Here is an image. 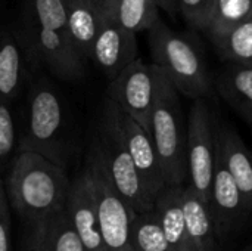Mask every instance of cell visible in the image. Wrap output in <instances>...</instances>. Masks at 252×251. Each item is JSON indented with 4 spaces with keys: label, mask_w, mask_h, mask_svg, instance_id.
Masks as SVG:
<instances>
[{
    "label": "cell",
    "mask_w": 252,
    "mask_h": 251,
    "mask_svg": "<svg viewBox=\"0 0 252 251\" xmlns=\"http://www.w3.org/2000/svg\"><path fill=\"white\" fill-rule=\"evenodd\" d=\"M115 118H117L121 136L124 139L126 148L145 186L148 188L152 198L157 200L158 195L167 188V183H165V176L162 172L161 160H159L151 132L143 129L131 117L123 112L120 107L117 105H115Z\"/></svg>",
    "instance_id": "30bf717a"
},
{
    "label": "cell",
    "mask_w": 252,
    "mask_h": 251,
    "mask_svg": "<svg viewBox=\"0 0 252 251\" xmlns=\"http://www.w3.org/2000/svg\"><path fill=\"white\" fill-rule=\"evenodd\" d=\"M251 126H252V124H251Z\"/></svg>",
    "instance_id": "f546056e"
},
{
    "label": "cell",
    "mask_w": 252,
    "mask_h": 251,
    "mask_svg": "<svg viewBox=\"0 0 252 251\" xmlns=\"http://www.w3.org/2000/svg\"><path fill=\"white\" fill-rule=\"evenodd\" d=\"M68 172L35 152H16L6 173L7 200L25 225L43 223L65 210Z\"/></svg>",
    "instance_id": "6da1fadb"
},
{
    "label": "cell",
    "mask_w": 252,
    "mask_h": 251,
    "mask_svg": "<svg viewBox=\"0 0 252 251\" xmlns=\"http://www.w3.org/2000/svg\"><path fill=\"white\" fill-rule=\"evenodd\" d=\"M183 186L165 188L155 200V212L158 215L161 229L173 251H195L188 237L185 216L182 209Z\"/></svg>",
    "instance_id": "ac0fdd59"
},
{
    "label": "cell",
    "mask_w": 252,
    "mask_h": 251,
    "mask_svg": "<svg viewBox=\"0 0 252 251\" xmlns=\"http://www.w3.org/2000/svg\"><path fill=\"white\" fill-rule=\"evenodd\" d=\"M155 3L158 4L159 9H162L165 13H168V15L173 16V18L179 13L177 0H155Z\"/></svg>",
    "instance_id": "f1b7e54d"
},
{
    "label": "cell",
    "mask_w": 252,
    "mask_h": 251,
    "mask_svg": "<svg viewBox=\"0 0 252 251\" xmlns=\"http://www.w3.org/2000/svg\"><path fill=\"white\" fill-rule=\"evenodd\" d=\"M133 251H173L164 237L155 210L134 215L131 223Z\"/></svg>",
    "instance_id": "603a6c76"
},
{
    "label": "cell",
    "mask_w": 252,
    "mask_h": 251,
    "mask_svg": "<svg viewBox=\"0 0 252 251\" xmlns=\"http://www.w3.org/2000/svg\"><path fill=\"white\" fill-rule=\"evenodd\" d=\"M217 158L233 178L247 206L252 210V152L244 143L238 132L229 126L216 130Z\"/></svg>",
    "instance_id": "9a60e30c"
},
{
    "label": "cell",
    "mask_w": 252,
    "mask_h": 251,
    "mask_svg": "<svg viewBox=\"0 0 252 251\" xmlns=\"http://www.w3.org/2000/svg\"><path fill=\"white\" fill-rule=\"evenodd\" d=\"M32 64L22 34L0 27V101L15 102L27 83Z\"/></svg>",
    "instance_id": "5bb4252c"
},
{
    "label": "cell",
    "mask_w": 252,
    "mask_h": 251,
    "mask_svg": "<svg viewBox=\"0 0 252 251\" xmlns=\"http://www.w3.org/2000/svg\"><path fill=\"white\" fill-rule=\"evenodd\" d=\"M34 67L43 65L50 74L65 81H77L84 75V59L74 47L68 33L49 31L28 22L21 33Z\"/></svg>",
    "instance_id": "9c48e42d"
},
{
    "label": "cell",
    "mask_w": 252,
    "mask_h": 251,
    "mask_svg": "<svg viewBox=\"0 0 252 251\" xmlns=\"http://www.w3.org/2000/svg\"><path fill=\"white\" fill-rule=\"evenodd\" d=\"M66 33L84 61H90L103 9L99 0H65Z\"/></svg>",
    "instance_id": "2e32d148"
},
{
    "label": "cell",
    "mask_w": 252,
    "mask_h": 251,
    "mask_svg": "<svg viewBox=\"0 0 252 251\" xmlns=\"http://www.w3.org/2000/svg\"><path fill=\"white\" fill-rule=\"evenodd\" d=\"M216 86L220 96L252 124V67L226 64Z\"/></svg>",
    "instance_id": "d6986e66"
},
{
    "label": "cell",
    "mask_w": 252,
    "mask_h": 251,
    "mask_svg": "<svg viewBox=\"0 0 252 251\" xmlns=\"http://www.w3.org/2000/svg\"><path fill=\"white\" fill-rule=\"evenodd\" d=\"M35 152L62 169H68L71 151L65 139L63 105L58 90L44 78L28 83L25 124L16 152Z\"/></svg>",
    "instance_id": "7a4b0ae2"
},
{
    "label": "cell",
    "mask_w": 252,
    "mask_h": 251,
    "mask_svg": "<svg viewBox=\"0 0 252 251\" xmlns=\"http://www.w3.org/2000/svg\"><path fill=\"white\" fill-rule=\"evenodd\" d=\"M46 244L49 251H87L66 210L59 212L46 222Z\"/></svg>",
    "instance_id": "cb8c5ba5"
},
{
    "label": "cell",
    "mask_w": 252,
    "mask_h": 251,
    "mask_svg": "<svg viewBox=\"0 0 252 251\" xmlns=\"http://www.w3.org/2000/svg\"><path fill=\"white\" fill-rule=\"evenodd\" d=\"M84 169L90 178L105 250L133 251L131 223L136 213L117 192L92 148H89Z\"/></svg>",
    "instance_id": "8992f818"
},
{
    "label": "cell",
    "mask_w": 252,
    "mask_h": 251,
    "mask_svg": "<svg viewBox=\"0 0 252 251\" xmlns=\"http://www.w3.org/2000/svg\"><path fill=\"white\" fill-rule=\"evenodd\" d=\"M217 164V136L208 99H196L188 117V172L190 186L208 203Z\"/></svg>",
    "instance_id": "ba28073f"
},
{
    "label": "cell",
    "mask_w": 252,
    "mask_h": 251,
    "mask_svg": "<svg viewBox=\"0 0 252 251\" xmlns=\"http://www.w3.org/2000/svg\"><path fill=\"white\" fill-rule=\"evenodd\" d=\"M252 18V0H214L205 33L210 38L221 36Z\"/></svg>",
    "instance_id": "44dd1931"
},
{
    "label": "cell",
    "mask_w": 252,
    "mask_h": 251,
    "mask_svg": "<svg viewBox=\"0 0 252 251\" xmlns=\"http://www.w3.org/2000/svg\"><path fill=\"white\" fill-rule=\"evenodd\" d=\"M21 251H49L46 244V222L25 225Z\"/></svg>",
    "instance_id": "4316f807"
},
{
    "label": "cell",
    "mask_w": 252,
    "mask_h": 251,
    "mask_svg": "<svg viewBox=\"0 0 252 251\" xmlns=\"http://www.w3.org/2000/svg\"><path fill=\"white\" fill-rule=\"evenodd\" d=\"M211 41L227 64L252 67V18L226 34L213 37Z\"/></svg>",
    "instance_id": "7402d4cb"
},
{
    "label": "cell",
    "mask_w": 252,
    "mask_h": 251,
    "mask_svg": "<svg viewBox=\"0 0 252 251\" xmlns=\"http://www.w3.org/2000/svg\"><path fill=\"white\" fill-rule=\"evenodd\" d=\"M180 93L162 72L159 92L151 118V135L157 146L167 188L186 186L188 172V118Z\"/></svg>",
    "instance_id": "5b68a950"
},
{
    "label": "cell",
    "mask_w": 252,
    "mask_h": 251,
    "mask_svg": "<svg viewBox=\"0 0 252 251\" xmlns=\"http://www.w3.org/2000/svg\"><path fill=\"white\" fill-rule=\"evenodd\" d=\"M161 75L162 71L155 64H146L139 58L109 81L105 96L151 132V118L159 92Z\"/></svg>",
    "instance_id": "52a82bcc"
},
{
    "label": "cell",
    "mask_w": 252,
    "mask_h": 251,
    "mask_svg": "<svg viewBox=\"0 0 252 251\" xmlns=\"http://www.w3.org/2000/svg\"><path fill=\"white\" fill-rule=\"evenodd\" d=\"M136 59H139L137 36L120 27L103 9L102 24L93 43L90 61L111 81Z\"/></svg>",
    "instance_id": "8fae6325"
},
{
    "label": "cell",
    "mask_w": 252,
    "mask_h": 251,
    "mask_svg": "<svg viewBox=\"0 0 252 251\" xmlns=\"http://www.w3.org/2000/svg\"><path fill=\"white\" fill-rule=\"evenodd\" d=\"M182 209L188 237L195 251H216V231L208 203L190 186L182 189Z\"/></svg>",
    "instance_id": "e0dca14e"
},
{
    "label": "cell",
    "mask_w": 252,
    "mask_h": 251,
    "mask_svg": "<svg viewBox=\"0 0 252 251\" xmlns=\"http://www.w3.org/2000/svg\"><path fill=\"white\" fill-rule=\"evenodd\" d=\"M148 41L155 64L176 90L193 101L213 95V78L198 44L186 34L159 19L149 31Z\"/></svg>",
    "instance_id": "3957f363"
},
{
    "label": "cell",
    "mask_w": 252,
    "mask_h": 251,
    "mask_svg": "<svg viewBox=\"0 0 252 251\" xmlns=\"http://www.w3.org/2000/svg\"><path fill=\"white\" fill-rule=\"evenodd\" d=\"M111 183L121 198L137 213L155 210V200L145 186L127 148L115 118V105L105 96L99 127L90 142Z\"/></svg>",
    "instance_id": "277c9868"
},
{
    "label": "cell",
    "mask_w": 252,
    "mask_h": 251,
    "mask_svg": "<svg viewBox=\"0 0 252 251\" xmlns=\"http://www.w3.org/2000/svg\"><path fill=\"white\" fill-rule=\"evenodd\" d=\"M214 0H177L179 13L192 27L204 31Z\"/></svg>",
    "instance_id": "484cf974"
},
{
    "label": "cell",
    "mask_w": 252,
    "mask_h": 251,
    "mask_svg": "<svg viewBox=\"0 0 252 251\" xmlns=\"http://www.w3.org/2000/svg\"><path fill=\"white\" fill-rule=\"evenodd\" d=\"M0 251H12L9 200L1 178H0Z\"/></svg>",
    "instance_id": "83f0119b"
},
{
    "label": "cell",
    "mask_w": 252,
    "mask_h": 251,
    "mask_svg": "<svg viewBox=\"0 0 252 251\" xmlns=\"http://www.w3.org/2000/svg\"><path fill=\"white\" fill-rule=\"evenodd\" d=\"M208 207L216 235L220 240H226V237L238 229L244 217L251 212L233 178L219 158L210 189Z\"/></svg>",
    "instance_id": "7c38bea8"
},
{
    "label": "cell",
    "mask_w": 252,
    "mask_h": 251,
    "mask_svg": "<svg viewBox=\"0 0 252 251\" xmlns=\"http://www.w3.org/2000/svg\"><path fill=\"white\" fill-rule=\"evenodd\" d=\"M16 151V130L10 105L0 101V175L9 169Z\"/></svg>",
    "instance_id": "d4e9b609"
},
{
    "label": "cell",
    "mask_w": 252,
    "mask_h": 251,
    "mask_svg": "<svg viewBox=\"0 0 252 251\" xmlns=\"http://www.w3.org/2000/svg\"><path fill=\"white\" fill-rule=\"evenodd\" d=\"M100 3L120 27L136 36L149 31L161 19L155 0H100Z\"/></svg>",
    "instance_id": "ffe728a7"
},
{
    "label": "cell",
    "mask_w": 252,
    "mask_h": 251,
    "mask_svg": "<svg viewBox=\"0 0 252 251\" xmlns=\"http://www.w3.org/2000/svg\"><path fill=\"white\" fill-rule=\"evenodd\" d=\"M65 210L78 237L81 238L86 250L106 251L100 234L96 201L90 178L86 169H83L81 173H78L71 180Z\"/></svg>",
    "instance_id": "4fadbf2b"
}]
</instances>
